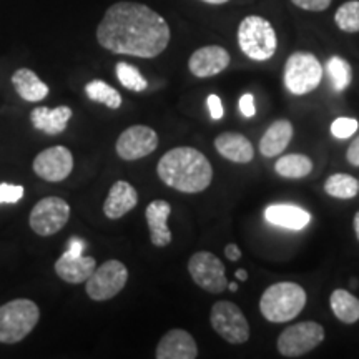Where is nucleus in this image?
<instances>
[{"instance_id":"5","label":"nucleus","mask_w":359,"mask_h":359,"mask_svg":"<svg viewBox=\"0 0 359 359\" xmlns=\"http://www.w3.org/2000/svg\"><path fill=\"white\" fill-rule=\"evenodd\" d=\"M238 45L251 60L264 62L275 55L278 37L269 20L259 15H248L238 27Z\"/></svg>"},{"instance_id":"29","label":"nucleus","mask_w":359,"mask_h":359,"mask_svg":"<svg viewBox=\"0 0 359 359\" xmlns=\"http://www.w3.org/2000/svg\"><path fill=\"white\" fill-rule=\"evenodd\" d=\"M334 22L339 30L346 34L359 32V0L344 2L334 13Z\"/></svg>"},{"instance_id":"33","label":"nucleus","mask_w":359,"mask_h":359,"mask_svg":"<svg viewBox=\"0 0 359 359\" xmlns=\"http://www.w3.org/2000/svg\"><path fill=\"white\" fill-rule=\"evenodd\" d=\"M296 7L309 12H323L331 6L333 0H291Z\"/></svg>"},{"instance_id":"24","label":"nucleus","mask_w":359,"mask_h":359,"mask_svg":"<svg viewBox=\"0 0 359 359\" xmlns=\"http://www.w3.org/2000/svg\"><path fill=\"white\" fill-rule=\"evenodd\" d=\"M330 306L334 316L344 325H354L359 321V299L348 290H334L331 293Z\"/></svg>"},{"instance_id":"16","label":"nucleus","mask_w":359,"mask_h":359,"mask_svg":"<svg viewBox=\"0 0 359 359\" xmlns=\"http://www.w3.org/2000/svg\"><path fill=\"white\" fill-rule=\"evenodd\" d=\"M172 215V205L165 200H155L147 206L145 218L148 230H150L151 245L156 248H163L172 243L173 235L168 228V218Z\"/></svg>"},{"instance_id":"7","label":"nucleus","mask_w":359,"mask_h":359,"mask_svg":"<svg viewBox=\"0 0 359 359\" xmlns=\"http://www.w3.org/2000/svg\"><path fill=\"white\" fill-rule=\"evenodd\" d=\"M325 341V327L316 321H302L283 330L278 338V353L285 358H299Z\"/></svg>"},{"instance_id":"3","label":"nucleus","mask_w":359,"mask_h":359,"mask_svg":"<svg viewBox=\"0 0 359 359\" xmlns=\"http://www.w3.org/2000/svg\"><path fill=\"white\" fill-rule=\"evenodd\" d=\"M306 299V291L298 283H275L263 291L259 298V311L269 323H288L303 311Z\"/></svg>"},{"instance_id":"11","label":"nucleus","mask_w":359,"mask_h":359,"mask_svg":"<svg viewBox=\"0 0 359 359\" xmlns=\"http://www.w3.org/2000/svg\"><path fill=\"white\" fill-rule=\"evenodd\" d=\"M188 273L191 280L208 293L219 294L228 288V280L224 275V264L217 255L210 251H198L188 259Z\"/></svg>"},{"instance_id":"26","label":"nucleus","mask_w":359,"mask_h":359,"mask_svg":"<svg viewBox=\"0 0 359 359\" xmlns=\"http://www.w3.org/2000/svg\"><path fill=\"white\" fill-rule=\"evenodd\" d=\"M326 195L339 200H351L359 193V180L348 173H334L325 183Z\"/></svg>"},{"instance_id":"6","label":"nucleus","mask_w":359,"mask_h":359,"mask_svg":"<svg viewBox=\"0 0 359 359\" xmlns=\"http://www.w3.org/2000/svg\"><path fill=\"white\" fill-rule=\"evenodd\" d=\"M323 79V67L309 52L291 53L285 65V85L293 95H306L318 88Z\"/></svg>"},{"instance_id":"19","label":"nucleus","mask_w":359,"mask_h":359,"mask_svg":"<svg viewBox=\"0 0 359 359\" xmlns=\"http://www.w3.org/2000/svg\"><path fill=\"white\" fill-rule=\"evenodd\" d=\"M215 148L223 158L233 163H250L255 158V148L245 135L236 132H223L215 138Z\"/></svg>"},{"instance_id":"28","label":"nucleus","mask_w":359,"mask_h":359,"mask_svg":"<svg viewBox=\"0 0 359 359\" xmlns=\"http://www.w3.org/2000/svg\"><path fill=\"white\" fill-rule=\"evenodd\" d=\"M326 72L330 75L333 88L338 90V92H343V90H346L351 85L353 69L349 62L344 60V58L331 57L326 64Z\"/></svg>"},{"instance_id":"4","label":"nucleus","mask_w":359,"mask_h":359,"mask_svg":"<svg viewBox=\"0 0 359 359\" xmlns=\"http://www.w3.org/2000/svg\"><path fill=\"white\" fill-rule=\"evenodd\" d=\"M40 320V309L32 299H12L0 306V343H20L34 331Z\"/></svg>"},{"instance_id":"13","label":"nucleus","mask_w":359,"mask_h":359,"mask_svg":"<svg viewBox=\"0 0 359 359\" xmlns=\"http://www.w3.org/2000/svg\"><path fill=\"white\" fill-rule=\"evenodd\" d=\"M74 170V155L65 147H50L34 160V172L45 182H62Z\"/></svg>"},{"instance_id":"41","label":"nucleus","mask_w":359,"mask_h":359,"mask_svg":"<svg viewBox=\"0 0 359 359\" xmlns=\"http://www.w3.org/2000/svg\"><path fill=\"white\" fill-rule=\"evenodd\" d=\"M201 2L210 4V6H222V4L230 2V0H201Z\"/></svg>"},{"instance_id":"1","label":"nucleus","mask_w":359,"mask_h":359,"mask_svg":"<svg viewBox=\"0 0 359 359\" xmlns=\"http://www.w3.org/2000/svg\"><path fill=\"white\" fill-rule=\"evenodd\" d=\"M170 37L167 20L138 2L114 4L97 27L98 43L118 55L155 58L168 47Z\"/></svg>"},{"instance_id":"35","label":"nucleus","mask_w":359,"mask_h":359,"mask_svg":"<svg viewBox=\"0 0 359 359\" xmlns=\"http://www.w3.org/2000/svg\"><path fill=\"white\" fill-rule=\"evenodd\" d=\"M240 110L246 118H251L255 114H257V107H255V98L251 93H245L243 97L240 98Z\"/></svg>"},{"instance_id":"38","label":"nucleus","mask_w":359,"mask_h":359,"mask_svg":"<svg viewBox=\"0 0 359 359\" xmlns=\"http://www.w3.org/2000/svg\"><path fill=\"white\" fill-rule=\"evenodd\" d=\"M224 257H226L230 262H238L241 258V250L240 246L235 243H230L224 246Z\"/></svg>"},{"instance_id":"30","label":"nucleus","mask_w":359,"mask_h":359,"mask_svg":"<svg viewBox=\"0 0 359 359\" xmlns=\"http://www.w3.org/2000/svg\"><path fill=\"white\" fill-rule=\"evenodd\" d=\"M116 79L123 85L125 88L132 90V92H143L148 87L147 79L140 74L137 67L125 64V62H118L115 67Z\"/></svg>"},{"instance_id":"12","label":"nucleus","mask_w":359,"mask_h":359,"mask_svg":"<svg viewBox=\"0 0 359 359\" xmlns=\"http://www.w3.org/2000/svg\"><path fill=\"white\" fill-rule=\"evenodd\" d=\"M158 148V135L147 125H132L116 140V155L125 161H135L151 155Z\"/></svg>"},{"instance_id":"22","label":"nucleus","mask_w":359,"mask_h":359,"mask_svg":"<svg viewBox=\"0 0 359 359\" xmlns=\"http://www.w3.org/2000/svg\"><path fill=\"white\" fill-rule=\"evenodd\" d=\"M264 217L271 224L288 230H303L311 222V215L296 205H271L264 212Z\"/></svg>"},{"instance_id":"32","label":"nucleus","mask_w":359,"mask_h":359,"mask_svg":"<svg viewBox=\"0 0 359 359\" xmlns=\"http://www.w3.org/2000/svg\"><path fill=\"white\" fill-rule=\"evenodd\" d=\"M24 198V187L12 185V183H0V205L19 203Z\"/></svg>"},{"instance_id":"15","label":"nucleus","mask_w":359,"mask_h":359,"mask_svg":"<svg viewBox=\"0 0 359 359\" xmlns=\"http://www.w3.org/2000/svg\"><path fill=\"white\" fill-rule=\"evenodd\" d=\"M198 356V346L193 336L185 330H170L158 341L155 358L156 359H195Z\"/></svg>"},{"instance_id":"27","label":"nucleus","mask_w":359,"mask_h":359,"mask_svg":"<svg viewBox=\"0 0 359 359\" xmlns=\"http://www.w3.org/2000/svg\"><path fill=\"white\" fill-rule=\"evenodd\" d=\"M85 93L92 102L103 103L111 110H118L122 107V95L114 87L103 80H92L85 85Z\"/></svg>"},{"instance_id":"20","label":"nucleus","mask_w":359,"mask_h":359,"mask_svg":"<svg viewBox=\"0 0 359 359\" xmlns=\"http://www.w3.org/2000/svg\"><path fill=\"white\" fill-rule=\"evenodd\" d=\"M293 135L294 128L290 120H276V122L269 125L268 130L262 137V140H259V154L266 156V158H271V156L283 154V151L286 150V147L290 145Z\"/></svg>"},{"instance_id":"14","label":"nucleus","mask_w":359,"mask_h":359,"mask_svg":"<svg viewBox=\"0 0 359 359\" xmlns=\"http://www.w3.org/2000/svg\"><path fill=\"white\" fill-rule=\"evenodd\" d=\"M230 62L231 58L226 48L219 47V45H206L191 53L190 60H188V69L195 77L208 79L226 70Z\"/></svg>"},{"instance_id":"25","label":"nucleus","mask_w":359,"mask_h":359,"mask_svg":"<svg viewBox=\"0 0 359 359\" xmlns=\"http://www.w3.org/2000/svg\"><path fill=\"white\" fill-rule=\"evenodd\" d=\"M275 172L283 178L302 180L313 172V160L302 154L285 155L275 163Z\"/></svg>"},{"instance_id":"23","label":"nucleus","mask_w":359,"mask_h":359,"mask_svg":"<svg viewBox=\"0 0 359 359\" xmlns=\"http://www.w3.org/2000/svg\"><path fill=\"white\" fill-rule=\"evenodd\" d=\"M12 83L19 97L27 102H40L48 95V85L43 83L30 69L17 70L12 75Z\"/></svg>"},{"instance_id":"37","label":"nucleus","mask_w":359,"mask_h":359,"mask_svg":"<svg viewBox=\"0 0 359 359\" xmlns=\"http://www.w3.org/2000/svg\"><path fill=\"white\" fill-rule=\"evenodd\" d=\"M69 248L65 251H69L72 255H83V250H85V241L80 240L77 236H72L69 240Z\"/></svg>"},{"instance_id":"40","label":"nucleus","mask_w":359,"mask_h":359,"mask_svg":"<svg viewBox=\"0 0 359 359\" xmlns=\"http://www.w3.org/2000/svg\"><path fill=\"white\" fill-rule=\"evenodd\" d=\"M353 226H354V233H356V238L359 241V212L354 215V219H353Z\"/></svg>"},{"instance_id":"18","label":"nucleus","mask_w":359,"mask_h":359,"mask_svg":"<svg viewBox=\"0 0 359 359\" xmlns=\"http://www.w3.org/2000/svg\"><path fill=\"white\" fill-rule=\"evenodd\" d=\"M138 193L125 180H118L111 185L109 196L103 203V213L109 219H120L137 206Z\"/></svg>"},{"instance_id":"8","label":"nucleus","mask_w":359,"mask_h":359,"mask_svg":"<svg viewBox=\"0 0 359 359\" xmlns=\"http://www.w3.org/2000/svg\"><path fill=\"white\" fill-rule=\"evenodd\" d=\"M128 281V269L118 259H109L90 275L85 291L93 302H107L115 298Z\"/></svg>"},{"instance_id":"17","label":"nucleus","mask_w":359,"mask_h":359,"mask_svg":"<svg viewBox=\"0 0 359 359\" xmlns=\"http://www.w3.org/2000/svg\"><path fill=\"white\" fill-rule=\"evenodd\" d=\"M97 262L92 257H83V255H72L65 251L55 262V273L60 280L70 285H80L85 283L95 271Z\"/></svg>"},{"instance_id":"10","label":"nucleus","mask_w":359,"mask_h":359,"mask_svg":"<svg viewBox=\"0 0 359 359\" xmlns=\"http://www.w3.org/2000/svg\"><path fill=\"white\" fill-rule=\"evenodd\" d=\"M70 219V205L60 196H45L30 212L29 223L39 236H52Z\"/></svg>"},{"instance_id":"9","label":"nucleus","mask_w":359,"mask_h":359,"mask_svg":"<svg viewBox=\"0 0 359 359\" xmlns=\"http://www.w3.org/2000/svg\"><path fill=\"white\" fill-rule=\"evenodd\" d=\"M210 323L218 336L230 344H243L250 339V325L235 303L217 302L210 313Z\"/></svg>"},{"instance_id":"39","label":"nucleus","mask_w":359,"mask_h":359,"mask_svg":"<svg viewBox=\"0 0 359 359\" xmlns=\"http://www.w3.org/2000/svg\"><path fill=\"white\" fill-rule=\"evenodd\" d=\"M235 276H236V280H240V281H246V280H248V273H246L245 269H236Z\"/></svg>"},{"instance_id":"31","label":"nucleus","mask_w":359,"mask_h":359,"mask_svg":"<svg viewBox=\"0 0 359 359\" xmlns=\"http://www.w3.org/2000/svg\"><path fill=\"white\" fill-rule=\"evenodd\" d=\"M358 120L348 118V116H341V118H336L333 125H331V133H333V137L339 138V140H346V138L353 137V135L358 132Z\"/></svg>"},{"instance_id":"2","label":"nucleus","mask_w":359,"mask_h":359,"mask_svg":"<svg viewBox=\"0 0 359 359\" xmlns=\"http://www.w3.org/2000/svg\"><path fill=\"white\" fill-rule=\"evenodd\" d=\"M158 178L165 185L182 193H201L213 180V167L200 150L177 147L161 156L156 167Z\"/></svg>"},{"instance_id":"42","label":"nucleus","mask_w":359,"mask_h":359,"mask_svg":"<svg viewBox=\"0 0 359 359\" xmlns=\"http://www.w3.org/2000/svg\"><path fill=\"white\" fill-rule=\"evenodd\" d=\"M228 288H230L231 293H236V291H238V285H236V283H228Z\"/></svg>"},{"instance_id":"36","label":"nucleus","mask_w":359,"mask_h":359,"mask_svg":"<svg viewBox=\"0 0 359 359\" xmlns=\"http://www.w3.org/2000/svg\"><path fill=\"white\" fill-rule=\"evenodd\" d=\"M346 160L349 161V165H353V167H359V137L354 138L351 145L348 147Z\"/></svg>"},{"instance_id":"21","label":"nucleus","mask_w":359,"mask_h":359,"mask_svg":"<svg viewBox=\"0 0 359 359\" xmlns=\"http://www.w3.org/2000/svg\"><path fill=\"white\" fill-rule=\"evenodd\" d=\"M72 118V109L67 105H60L57 109L37 107L30 111V122L40 132L47 135H60L65 132L67 125Z\"/></svg>"},{"instance_id":"34","label":"nucleus","mask_w":359,"mask_h":359,"mask_svg":"<svg viewBox=\"0 0 359 359\" xmlns=\"http://www.w3.org/2000/svg\"><path fill=\"white\" fill-rule=\"evenodd\" d=\"M206 105H208L210 115H212L213 120H222L223 118V103L219 100L218 95H208V100H206Z\"/></svg>"}]
</instances>
